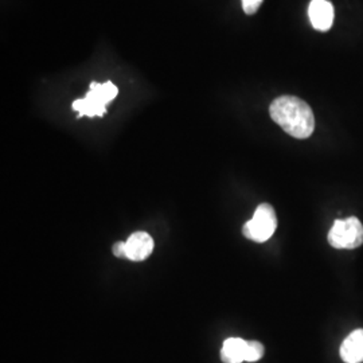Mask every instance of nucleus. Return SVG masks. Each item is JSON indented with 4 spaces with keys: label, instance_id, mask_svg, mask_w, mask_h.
Segmentation results:
<instances>
[{
    "label": "nucleus",
    "instance_id": "obj_1",
    "mask_svg": "<svg viewBox=\"0 0 363 363\" xmlns=\"http://www.w3.org/2000/svg\"><path fill=\"white\" fill-rule=\"evenodd\" d=\"M273 121L295 139H307L315 130L311 106L295 96L277 97L269 108Z\"/></svg>",
    "mask_w": 363,
    "mask_h": 363
},
{
    "label": "nucleus",
    "instance_id": "obj_2",
    "mask_svg": "<svg viewBox=\"0 0 363 363\" xmlns=\"http://www.w3.org/2000/svg\"><path fill=\"white\" fill-rule=\"evenodd\" d=\"M117 93L116 85L111 81L105 84L91 82L86 96L73 103V109L77 111L78 117L104 116L106 105L116 99Z\"/></svg>",
    "mask_w": 363,
    "mask_h": 363
},
{
    "label": "nucleus",
    "instance_id": "obj_3",
    "mask_svg": "<svg viewBox=\"0 0 363 363\" xmlns=\"http://www.w3.org/2000/svg\"><path fill=\"white\" fill-rule=\"evenodd\" d=\"M328 244L335 249H357L363 244V225L357 217L337 220L328 232Z\"/></svg>",
    "mask_w": 363,
    "mask_h": 363
},
{
    "label": "nucleus",
    "instance_id": "obj_4",
    "mask_svg": "<svg viewBox=\"0 0 363 363\" xmlns=\"http://www.w3.org/2000/svg\"><path fill=\"white\" fill-rule=\"evenodd\" d=\"M277 228L276 213L271 205L261 203L256 208L252 220H247L242 228V233L247 240L255 242L268 241Z\"/></svg>",
    "mask_w": 363,
    "mask_h": 363
},
{
    "label": "nucleus",
    "instance_id": "obj_5",
    "mask_svg": "<svg viewBox=\"0 0 363 363\" xmlns=\"http://www.w3.org/2000/svg\"><path fill=\"white\" fill-rule=\"evenodd\" d=\"M311 25L318 31H328L334 23V6L328 0H311L308 6Z\"/></svg>",
    "mask_w": 363,
    "mask_h": 363
},
{
    "label": "nucleus",
    "instance_id": "obj_6",
    "mask_svg": "<svg viewBox=\"0 0 363 363\" xmlns=\"http://www.w3.org/2000/svg\"><path fill=\"white\" fill-rule=\"evenodd\" d=\"M125 244H127V259L130 261H143L148 259L154 250V240L145 232L130 234Z\"/></svg>",
    "mask_w": 363,
    "mask_h": 363
},
{
    "label": "nucleus",
    "instance_id": "obj_7",
    "mask_svg": "<svg viewBox=\"0 0 363 363\" xmlns=\"http://www.w3.org/2000/svg\"><path fill=\"white\" fill-rule=\"evenodd\" d=\"M340 357L343 362H363V330L352 331L340 346Z\"/></svg>",
    "mask_w": 363,
    "mask_h": 363
},
{
    "label": "nucleus",
    "instance_id": "obj_8",
    "mask_svg": "<svg viewBox=\"0 0 363 363\" xmlns=\"http://www.w3.org/2000/svg\"><path fill=\"white\" fill-rule=\"evenodd\" d=\"M247 340L241 337H229L220 349V359L223 363H242L245 361Z\"/></svg>",
    "mask_w": 363,
    "mask_h": 363
},
{
    "label": "nucleus",
    "instance_id": "obj_9",
    "mask_svg": "<svg viewBox=\"0 0 363 363\" xmlns=\"http://www.w3.org/2000/svg\"><path fill=\"white\" fill-rule=\"evenodd\" d=\"M264 355V346L257 342L252 340L247 342V352H245V361L247 362H257Z\"/></svg>",
    "mask_w": 363,
    "mask_h": 363
},
{
    "label": "nucleus",
    "instance_id": "obj_10",
    "mask_svg": "<svg viewBox=\"0 0 363 363\" xmlns=\"http://www.w3.org/2000/svg\"><path fill=\"white\" fill-rule=\"evenodd\" d=\"M262 1L264 0H242V9L247 15H253V13H257Z\"/></svg>",
    "mask_w": 363,
    "mask_h": 363
},
{
    "label": "nucleus",
    "instance_id": "obj_11",
    "mask_svg": "<svg viewBox=\"0 0 363 363\" xmlns=\"http://www.w3.org/2000/svg\"><path fill=\"white\" fill-rule=\"evenodd\" d=\"M112 252L118 259H127V244L123 241H118L112 247Z\"/></svg>",
    "mask_w": 363,
    "mask_h": 363
}]
</instances>
